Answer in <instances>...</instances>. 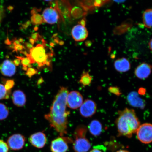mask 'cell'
<instances>
[{
    "mask_svg": "<svg viewBox=\"0 0 152 152\" xmlns=\"http://www.w3.org/2000/svg\"><path fill=\"white\" fill-rule=\"evenodd\" d=\"M31 19V22L35 25L41 24L44 22L42 16L39 14H33Z\"/></svg>",
    "mask_w": 152,
    "mask_h": 152,
    "instance_id": "24",
    "label": "cell"
},
{
    "mask_svg": "<svg viewBox=\"0 0 152 152\" xmlns=\"http://www.w3.org/2000/svg\"><path fill=\"white\" fill-rule=\"evenodd\" d=\"M138 140L142 143L148 144L152 142V124L145 123L140 125L136 132Z\"/></svg>",
    "mask_w": 152,
    "mask_h": 152,
    "instance_id": "5",
    "label": "cell"
},
{
    "mask_svg": "<svg viewBox=\"0 0 152 152\" xmlns=\"http://www.w3.org/2000/svg\"><path fill=\"white\" fill-rule=\"evenodd\" d=\"M17 58L20 60L23 66V69L24 71H27L28 66L30 65V64H32L30 59L27 57L26 58H24V57L18 56Z\"/></svg>",
    "mask_w": 152,
    "mask_h": 152,
    "instance_id": "25",
    "label": "cell"
},
{
    "mask_svg": "<svg viewBox=\"0 0 152 152\" xmlns=\"http://www.w3.org/2000/svg\"><path fill=\"white\" fill-rule=\"evenodd\" d=\"M146 90L143 88H140L139 89L138 94L140 95H143L145 94Z\"/></svg>",
    "mask_w": 152,
    "mask_h": 152,
    "instance_id": "31",
    "label": "cell"
},
{
    "mask_svg": "<svg viewBox=\"0 0 152 152\" xmlns=\"http://www.w3.org/2000/svg\"><path fill=\"white\" fill-rule=\"evenodd\" d=\"M14 49L15 51H21L23 49V45L20 44L17 45H14Z\"/></svg>",
    "mask_w": 152,
    "mask_h": 152,
    "instance_id": "30",
    "label": "cell"
},
{
    "mask_svg": "<svg viewBox=\"0 0 152 152\" xmlns=\"http://www.w3.org/2000/svg\"><path fill=\"white\" fill-rule=\"evenodd\" d=\"M44 1H53V0H44Z\"/></svg>",
    "mask_w": 152,
    "mask_h": 152,
    "instance_id": "41",
    "label": "cell"
},
{
    "mask_svg": "<svg viewBox=\"0 0 152 152\" xmlns=\"http://www.w3.org/2000/svg\"><path fill=\"white\" fill-rule=\"evenodd\" d=\"M152 70V66L151 64L145 62L142 63L135 70V75L138 79H145L151 75Z\"/></svg>",
    "mask_w": 152,
    "mask_h": 152,
    "instance_id": "13",
    "label": "cell"
},
{
    "mask_svg": "<svg viewBox=\"0 0 152 152\" xmlns=\"http://www.w3.org/2000/svg\"><path fill=\"white\" fill-rule=\"evenodd\" d=\"M37 73L38 71L37 69L29 67L28 68L27 71H26V75L28 77L31 78L36 74H37Z\"/></svg>",
    "mask_w": 152,
    "mask_h": 152,
    "instance_id": "28",
    "label": "cell"
},
{
    "mask_svg": "<svg viewBox=\"0 0 152 152\" xmlns=\"http://www.w3.org/2000/svg\"><path fill=\"white\" fill-rule=\"evenodd\" d=\"M4 11L3 7L1 5H0V22L2 18L3 15Z\"/></svg>",
    "mask_w": 152,
    "mask_h": 152,
    "instance_id": "32",
    "label": "cell"
},
{
    "mask_svg": "<svg viewBox=\"0 0 152 152\" xmlns=\"http://www.w3.org/2000/svg\"><path fill=\"white\" fill-rule=\"evenodd\" d=\"M72 142L73 140L71 138L59 137L51 142V151L52 152H66L69 148L68 144Z\"/></svg>",
    "mask_w": 152,
    "mask_h": 152,
    "instance_id": "6",
    "label": "cell"
},
{
    "mask_svg": "<svg viewBox=\"0 0 152 152\" xmlns=\"http://www.w3.org/2000/svg\"><path fill=\"white\" fill-rule=\"evenodd\" d=\"M118 117L116 120L119 136L130 138L136 132L140 123L134 110L125 108L118 111Z\"/></svg>",
    "mask_w": 152,
    "mask_h": 152,
    "instance_id": "2",
    "label": "cell"
},
{
    "mask_svg": "<svg viewBox=\"0 0 152 152\" xmlns=\"http://www.w3.org/2000/svg\"><path fill=\"white\" fill-rule=\"evenodd\" d=\"M26 46L28 48H30V49L33 48V45L31 44H30L28 43H26Z\"/></svg>",
    "mask_w": 152,
    "mask_h": 152,
    "instance_id": "38",
    "label": "cell"
},
{
    "mask_svg": "<svg viewBox=\"0 0 152 152\" xmlns=\"http://www.w3.org/2000/svg\"><path fill=\"white\" fill-rule=\"evenodd\" d=\"M149 45L150 49H151V50L152 52V39L150 40L149 44Z\"/></svg>",
    "mask_w": 152,
    "mask_h": 152,
    "instance_id": "37",
    "label": "cell"
},
{
    "mask_svg": "<svg viewBox=\"0 0 152 152\" xmlns=\"http://www.w3.org/2000/svg\"><path fill=\"white\" fill-rule=\"evenodd\" d=\"M82 95L78 91H72L68 93L66 98V105L72 109L80 107L83 102Z\"/></svg>",
    "mask_w": 152,
    "mask_h": 152,
    "instance_id": "7",
    "label": "cell"
},
{
    "mask_svg": "<svg viewBox=\"0 0 152 152\" xmlns=\"http://www.w3.org/2000/svg\"><path fill=\"white\" fill-rule=\"evenodd\" d=\"M12 97L13 103L18 107H23L26 103V95L22 91H15L12 94Z\"/></svg>",
    "mask_w": 152,
    "mask_h": 152,
    "instance_id": "17",
    "label": "cell"
},
{
    "mask_svg": "<svg viewBox=\"0 0 152 152\" xmlns=\"http://www.w3.org/2000/svg\"><path fill=\"white\" fill-rule=\"evenodd\" d=\"M109 92L117 96H120L121 94V91L118 87L117 86L110 87L108 89Z\"/></svg>",
    "mask_w": 152,
    "mask_h": 152,
    "instance_id": "26",
    "label": "cell"
},
{
    "mask_svg": "<svg viewBox=\"0 0 152 152\" xmlns=\"http://www.w3.org/2000/svg\"><path fill=\"white\" fill-rule=\"evenodd\" d=\"M42 17L44 22L50 24L56 23L60 18L58 11L52 7L45 9L43 11Z\"/></svg>",
    "mask_w": 152,
    "mask_h": 152,
    "instance_id": "10",
    "label": "cell"
},
{
    "mask_svg": "<svg viewBox=\"0 0 152 152\" xmlns=\"http://www.w3.org/2000/svg\"><path fill=\"white\" fill-rule=\"evenodd\" d=\"M26 56L30 59L32 64L36 63L37 64L39 69L50 65L48 55L42 45L38 44L30 49L29 54H27Z\"/></svg>",
    "mask_w": 152,
    "mask_h": 152,
    "instance_id": "4",
    "label": "cell"
},
{
    "mask_svg": "<svg viewBox=\"0 0 152 152\" xmlns=\"http://www.w3.org/2000/svg\"><path fill=\"white\" fill-rule=\"evenodd\" d=\"M89 131L93 136H97L101 134L102 126V123L97 120H94L89 124L88 127Z\"/></svg>",
    "mask_w": 152,
    "mask_h": 152,
    "instance_id": "19",
    "label": "cell"
},
{
    "mask_svg": "<svg viewBox=\"0 0 152 152\" xmlns=\"http://www.w3.org/2000/svg\"><path fill=\"white\" fill-rule=\"evenodd\" d=\"M93 77L88 72L83 71L81 76L79 83L83 86L90 85L92 83Z\"/></svg>",
    "mask_w": 152,
    "mask_h": 152,
    "instance_id": "21",
    "label": "cell"
},
{
    "mask_svg": "<svg viewBox=\"0 0 152 152\" xmlns=\"http://www.w3.org/2000/svg\"><path fill=\"white\" fill-rule=\"evenodd\" d=\"M107 0H82L81 4L86 10L93 9L104 4Z\"/></svg>",
    "mask_w": 152,
    "mask_h": 152,
    "instance_id": "18",
    "label": "cell"
},
{
    "mask_svg": "<svg viewBox=\"0 0 152 152\" xmlns=\"http://www.w3.org/2000/svg\"><path fill=\"white\" fill-rule=\"evenodd\" d=\"M80 113L83 117H91L96 113V104L94 101L89 99L85 100L80 107Z\"/></svg>",
    "mask_w": 152,
    "mask_h": 152,
    "instance_id": "8",
    "label": "cell"
},
{
    "mask_svg": "<svg viewBox=\"0 0 152 152\" xmlns=\"http://www.w3.org/2000/svg\"><path fill=\"white\" fill-rule=\"evenodd\" d=\"M114 1L117 3H122L126 1V0H113Z\"/></svg>",
    "mask_w": 152,
    "mask_h": 152,
    "instance_id": "35",
    "label": "cell"
},
{
    "mask_svg": "<svg viewBox=\"0 0 152 152\" xmlns=\"http://www.w3.org/2000/svg\"><path fill=\"white\" fill-rule=\"evenodd\" d=\"M10 93V90H7L4 85L0 84V100L8 99Z\"/></svg>",
    "mask_w": 152,
    "mask_h": 152,
    "instance_id": "23",
    "label": "cell"
},
{
    "mask_svg": "<svg viewBox=\"0 0 152 152\" xmlns=\"http://www.w3.org/2000/svg\"><path fill=\"white\" fill-rule=\"evenodd\" d=\"M14 85V82L12 80H9L6 81L4 86L6 89L7 90H10Z\"/></svg>",
    "mask_w": 152,
    "mask_h": 152,
    "instance_id": "29",
    "label": "cell"
},
{
    "mask_svg": "<svg viewBox=\"0 0 152 152\" xmlns=\"http://www.w3.org/2000/svg\"><path fill=\"white\" fill-rule=\"evenodd\" d=\"M5 43L7 45H10L11 44V42L9 41V40L8 39H7L5 41Z\"/></svg>",
    "mask_w": 152,
    "mask_h": 152,
    "instance_id": "39",
    "label": "cell"
},
{
    "mask_svg": "<svg viewBox=\"0 0 152 152\" xmlns=\"http://www.w3.org/2000/svg\"><path fill=\"white\" fill-rule=\"evenodd\" d=\"M29 141L34 147L41 149L45 147L47 142L46 135L43 132L34 133L30 137Z\"/></svg>",
    "mask_w": 152,
    "mask_h": 152,
    "instance_id": "12",
    "label": "cell"
},
{
    "mask_svg": "<svg viewBox=\"0 0 152 152\" xmlns=\"http://www.w3.org/2000/svg\"><path fill=\"white\" fill-rule=\"evenodd\" d=\"M9 147L7 142L0 140V152H8Z\"/></svg>",
    "mask_w": 152,
    "mask_h": 152,
    "instance_id": "27",
    "label": "cell"
},
{
    "mask_svg": "<svg viewBox=\"0 0 152 152\" xmlns=\"http://www.w3.org/2000/svg\"><path fill=\"white\" fill-rule=\"evenodd\" d=\"M142 20L145 27H152V9H148L144 11L142 15Z\"/></svg>",
    "mask_w": 152,
    "mask_h": 152,
    "instance_id": "20",
    "label": "cell"
},
{
    "mask_svg": "<svg viewBox=\"0 0 152 152\" xmlns=\"http://www.w3.org/2000/svg\"><path fill=\"white\" fill-rule=\"evenodd\" d=\"M69 93L67 87H60L55 96L50 111L45 114V118L50 126L61 136L67 134L68 116L70 112L66 111V98Z\"/></svg>",
    "mask_w": 152,
    "mask_h": 152,
    "instance_id": "1",
    "label": "cell"
},
{
    "mask_svg": "<svg viewBox=\"0 0 152 152\" xmlns=\"http://www.w3.org/2000/svg\"><path fill=\"white\" fill-rule=\"evenodd\" d=\"M26 138L20 134H15L10 136L7 140V143L10 149L18 151L22 149L25 144Z\"/></svg>",
    "mask_w": 152,
    "mask_h": 152,
    "instance_id": "9",
    "label": "cell"
},
{
    "mask_svg": "<svg viewBox=\"0 0 152 152\" xmlns=\"http://www.w3.org/2000/svg\"><path fill=\"white\" fill-rule=\"evenodd\" d=\"M114 67L120 73L128 72L131 68V64L128 59L122 58L116 60L114 64Z\"/></svg>",
    "mask_w": 152,
    "mask_h": 152,
    "instance_id": "16",
    "label": "cell"
},
{
    "mask_svg": "<svg viewBox=\"0 0 152 152\" xmlns=\"http://www.w3.org/2000/svg\"><path fill=\"white\" fill-rule=\"evenodd\" d=\"M20 59L17 58L14 61V63L15 66H18L20 64Z\"/></svg>",
    "mask_w": 152,
    "mask_h": 152,
    "instance_id": "33",
    "label": "cell"
},
{
    "mask_svg": "<svg viewBox=\"0 0 152 152\" xmlns=\"http://www.w3.org/2000/svg\"><path fill=\"white\" fill-rule=\"evenodd\" d=\"M127 100L129 104L133 107L143 109L146 104L145 101L140 97L138 93L132 92L129 93L127 97Z\"/></svg>",
    "mask_w": 152,
    "mask_h": 152,
    "instance_id": "14",
    "label": "cell"
},
{
    "mask_svg": "<svg viewBox=\"0 0 152 152\" xmlns=\"http://www.w3.org/2000/svg\"><path fill=\"white\" fill-rule=\"evenodd\" d=\"M90 152H102L101 151H100V150L98 149H96V148H95V149L91 150V151Z\"/></svg>",
    "mask_w": 152,
    "mask_h": 152,
    "instance_id": "36",
    "label": "cell"
},
{
    "mask_svg": "<svg viewBox=\"0 0 152 152\" xmlns=\"http://www.w3.org/2000/svg\"><path fill=\"white\" fill-rule=\"evenodd\" d=\"M16 66L14 62L6 60L0 65V72L3 75L7 77H12L16 72Z\"/></svg>",
    "mask_w": 152,
    "mask_h": 152,
    "instance_id": "15",
    "label": "cell"
},
{
    "mask_svg": "<svg viewBox=\"0 0 152 152\" xmlns=\"http://www.w3.org/2000/svg\"><path fill=\"white\" fill-rule=\"evenodd\" d=\"M9 114L8 108L4 104L0 103V121L6 119Z\"/></svg>",
    "mask_w": 152,
    "mask_h": 152,
    "instance_id": "22",
    "label": "cell"
},
{
    "mask_svg": "<svg viewBox=\"0 0 152 152\" xmlns=\"http://www.w3.org/2000/svg\"><path fill=\"white\" fill-rule=\"evenodd\" d=\"M116 152H129L128 151L125 150H120L117 151Z\"/></svg>",
    "mask_w": 152,
    "mask_h": 152,
    "instance_id": "40",
    "label": "cell"
},
{
    "mask_svg": "<svg viewBox=\"0 0 152 152\" xmlns=\"http://www.w3.org/2000/svg\"><path fill=\"white\" fill-rule=\"evenodd\" d=\"M38 37V34H34L31 36L32 39H33L34 41L37 39Z\"/></svg>",
    "mask_w": 152,
    "mask_h": 152,
    "instance_id": "34",
    "label": "cell"
},
{
    "mask_svg": "<svg viewBox=\"0 0 152 152\" xmlns=\"http://www.w3.org/2000/svg\"><path fill=\"white\" fill-rule=\"evenodd\" d=\"M71 34L75 40L82 41L87 39L88 33L85 26L79 24L74 26L72 28Z\"/></svg>",
    "mask_w": 152,
    "mask_h": 152,
    "instance_id": "11",
    "label": "cell"
},
{
    "mask_svg": "<svg viewBox=\"0 0 152 152\" xmlns=\"http://www.w3.org/2000/svg\"><path fill=\"white\" fill-rule=\"evenodd\" d=\"M87 129L84 125H80L74 133L75 140L73 148L75 152H87L90 149L91 144L86 137Z\"/></svg>",
    "mask_w": 152,
    "mask_h": 152,
    "instance_id": "3",
    "label": "cell"
}]
</instances>
